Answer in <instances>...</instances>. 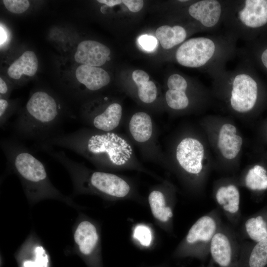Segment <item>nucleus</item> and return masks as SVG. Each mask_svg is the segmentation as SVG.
<instances>
[{"label":"nucleus","mask_w":267,"mask_h":267,"mask_svg":"<svg viewBox=\"0 0 267 267\" xmlns=\"http://www.w3.org/2000/svg\"><path fill=\"white\" fill-rule=\"evenodd\" d=\"M0 146L7 166L19 177L29 196L41 198L60 195L51 183L44 165L24 144L16 139L3 138Z\"/></svg>","instance_id":"4"},{"label":"nucleus","mask_w":267,"mask_h":267,"mask_svg":"<svg viewBox=\"0 0 267 267\" xmlns=\"http://www.w3.org/2000/svg\"><path fill=\"white\" fill-rule=\"evenodd\" d=\"M133 236L140 244L144 246L149 245L152 238L150 229L143 224L137 225L135 227Z\"/></svg>","instance_id":"24"},{"label":"nucleus","mask_w":267,"mask_h":267,"mask_svg":"<svg viewBox=\"0 0 267 267\" xmlns=\"http://www.w3.org/2000/svg\"><path fill=\"white\" fill-rule=\"evenodd\" d=\"M210 241L212 263L217 267H235L234 257L227 237L222 233H217Z\"/></svg>","instance_id":"14"},{"label":"nucleus","mask_w":267,"mask_h":267,"mask_svg":"<svg viewBox=\"0 0 267 267\" xmlns=\"http://www.w3.org/2000/svg\"><path fill=\"white\" fill-rule=\"evenodd\" d=\"M110 54V50L105 45L97 41L86 40L78 45L74 59L81 65L98 67L106 63Z\"/></svg>","instance_id":"10"},{"label":"nucleus","mask_w":267,"mask_h":267,"mask_svg":"<svg viewBox=\"0 0 267 267\" xmlns=\"http://www.w3.org/2000/svg\"><path fill=\"white\" fill-rule=\"evenodd\" d=\"M130 133L135 140L144 142L150 139L152 134V122L145 112H138L132 117L129 123Z\"/></svg>","instance_id":"19"},{"label":"nucleus","mask_w":267,"mask_h":267,"mask_svg":"<svg viewBox=\"0 0 267 267\" xmlns=\"http://www.w3.org/2000/svg\"><path fill=\"white\" fill-rule=\"evenodd\" d=\"M8 91V88L5 81L0 78V93L1 95H5Z\"/></svg>","instance_id":"31"},{"label":"nucleus","mask_w":267,"mask_h":267,"mask_svg":"<svg viewBox=\"0 0 267 267\" xmlns=\"http://www.w3.org/2000/svg\"><path fill=\"white\" fill-rule=\"evenodd\" d=\"M212 78L217 86L228 90V102L235 111L248 112L256 106L259 86L245 59L233 70L225 69Z\"/></svg>","instance_id":"5"},{"label":"nucleus","mask_w":267,"mask_h":267,"mask_svg":"<svg viewBox=\"0 0 267 267\" xmlns=\"http://www.w3.org/2000/svg\"><path fill=\"white\" fill-rule=\"evenodd\" d=\"M122 3L133 12L140 11L144 4L143 0H122Z\"/></svg>","instance_id":"27"},{"label":"nucleus","mask_w":267,"mask_h":267,"mask_svg":"<svg viewBox=\"0 0 267 267\" xmlns=\"http://www.w3.org/2000/svg\"><path fill=\"white\" fill-rule=\"evenodd\" d=\"M41 143L70 150L104 168L124 165L132 154L130 144L119 135L94 129L62 133Z\"/></svg>","instance_id":"1"},{"label":"nucleus","mask_w":267,"mask_h":267,"mask_svg":"<svg viewBox=\"0 0 267 267\" xmlns=\"http://www.w3.org/2000/svg\"><path fill=\"white\" fill-rule=\"evenodd\" d=\"M188 86V81L180 74L174 73L169 77L165 98L171 108L182 110L188 106L189 99L186 93Z\"/></svg>","instance_id":"11"},{"label":"nucleus","mask_w":267,"mask_h":267,"mask_svg":"<svg viewBox=\"0 0 267 267\" xmlns=\"http://www.w3.org/2000/svg\"><path fill=\"white\" fill-rule=\"evenodd\" d=\"M237 39L229 32L190 38L177 49L175 57L180 65L198 69L213 78L225 69L236 52Z\"/></svg>","instance_id":"3"},{"label":"nucleus","mask_w":267,"mask_h":267,"mask_svg":"<svg viewBox=\"0 0 267 267\" xmlns=\"http://www.w3.org/2000/svg\"><path fill=\"white\" fill-rule=\"evenodd\" d=\"M74 238L81 253L87 256L93 255L100 245L97 227L89 221L84 220L79 223L75 231Z\"/></svg>","instance_id":"12"},{"label":"nucleus","mask_w":267,"mask_h":267,"mask_svg":"<svg viewBox=\"0 0 267 267\" xmlns=\"http://www.w3.org/2000/svg\"><path fill=\"white\" fill-rule=\"evenodd\" d=\"M148 203L156 224L161 228L168 230L173 212L165 194L161 190H153L148 195Z\"/></svg>","instance_id":"13"},{"label":"nucleus","mask_w":267,"mask_h":267,"mask_svg":"<svg viewBox=\"0 0 267 267\" xmlns=\"http://www.w3.org/2000/svg\"><path fill=\"white\" fill-rule=\"evenodd\" d=\"M138 43L143 49L148 51L155 49L158 44L155 37L147 35L140 36L138 39Z\"/></svg>","instance_id":"26"},{"label":"nucleus","mask_w":267,"mask_h":267,"mask_svg":"<svg viewBox=\"0 0 267 267\" xmlns=\"http://www.w3.org/2000/svg\"><path fill=\"white\" fill-rule=\"evenodd\" d=\"M239 267H267V238L256 242Z\"/></svg>","instance_id":"21"},{"label":"nucleus","mask_w":267,"mask_h":267,"mask_svg":"<svg viewBox=\"0 0 267 267\" xmlns=\"http://www.w3.org/2000/svg\"><path fill=\"white\" fill-rule=\"evenodd\" d=\"M2 2L9 11L15 14L24 12L30 4L29 1L27 0H3Z\"/></svg>","instance_id":"25"},{"label":"nucleus","mask_w":267,"mask_h":267,"mask_svg":"<svg viewBox=\"0 0 267 267\" xmlns=\"http://www.w3.org/2000/svg\"><path fill=\"white\" fill-rule=\"evenodd\" d=\"M98 2L105 4L108 6L112 7L122 3L121 0H98Z\"/></svg>","instance_id":"30"},{"label":"nucleus","mask_w":267,"mask_h":267,"mask_svg":"<svg viewBox=\"0 0 267 267\" xmlns=\"http://www.w3.org/2000/svg\"><path fill=\"white\" fill-rule=\"evenodd\" d=\"M66 115L55 97L44 90L34 92L23 111L11 124L18 137L38 143L59 135Z\"/></svg>","instance_id":"2"},{"label":"nucleus","mask_w":267,"mask_h":267,"mask_svg":"<svg viewBox=\"0 0 267 267\" xmlns=\"http://www.w3.org/2000/svg\"><path fill=\"white\" fill-rule=\"evenodd\" d=\"M78 81L89 90H98L110 81L108 73L102 68L85 65L78 66L75 73Z\"/></svg>","instance_id":"15"},{"label":"nucleus","mask_w":267,"mask_h":267,"mask_svg":"<svg viewBox=\"0 0 267 267\" xmlns=\"http://www.w3.org/2000/svg\"><path fill=\"white\" fill-rule=\"evenodd\" d=\"M122 114L120 104L112 103L99 112L83 110L81 114L82 122L93 129L110 132L120 124Z\"/></svg>","instance_id":"8"},{"label":"nucleus","mask_w":267,"mask_h":267,"mask_svg":"<svg viewBox=\"0 0 267 267\" xmlns=\"http://www.w3.org/2000/svg\"><path fill=\"white\" fill-rule=\"evenodd\" d=\"M226 0H200L188 5L187 14L200 29L215 33L223 25Z\"/></svg>","instance_id":"7"},{"label":"nucleus","mask_w":267,"mask_h":267,"mask_svg":"<svg viewBox=\"0 0 267 267\" xmlns=\"http://www.w3.org/2000/svg\"><path fill=\"white\" fill-rule=\"evenodd\" d=\"M132 78L137 87L140 100L146 103L153 102L156 98L157 90L154 83L149 81L148 74L141 70H135L132 73Z\"/></svg>","instance_id":"20"},{"label":"nucleus","mask_w":267,"mask_h":267,"mask_svg":"<svg viewBox=\"0 0 267 267\" xmlns=\"http://www.w3.org/2000/svg\"><path fill=\"white\" fill-rule=\"evenodd\" d=\"M220 133L226 134L230 136L236 134V129L233 125L230 124L223 125L220 129Z\"/></svg>","instance_id":"28"},{"label":"nucleus","mask_w":267,"mask_h":267,"mask_svg":"<svg viewBox=\"0 0 267 267\" xmlns=\"http://www.w3.org/2000/svg\"><path fill=\"white\" fill-rule=\"evenodd\" d=\"M249 218L245 228L249 237L256 242L267 238V210Z\"/></svg>","instance_id":"22"},{"label":"nucleus","mask_w":267,"mask_h":267,"mask_svg":"<svg viewBox=\"0 0 267 267\" xmlns=\"http://www.w3.org/2000/svg\"><path fill=\"white\" fill-rule=\"evenodd\" d=\"M216 228V222L212 218L208 216L200 217L189 229L184 246L189 248L199 242L211 241Z\"/></svg>","instance_id":"16"},{"label":"nucleus","mask_w":267,"mask_h":267,"mask_svg":"<svg viewBox=\"0 0 267 267\" xmlns=\"http://www.w3.org/2000/svg\"><path fill=\"white\" fill-rule=\"evenodd\" d=\"M259 58L262 65L267 70V47L260 52Z\"/></svg>","instance_id":"29"},{"label":"nucleus","mask_w":267,"mask_h":267,"mask_svg":"<svg viewBox=\"0 0 267 267\" xmlns=\"http://www.w3.org/2000/svg\"><path fill=\"white\" fill-rule=\"evenodd\" d=\"M204 152L203 146L198 140L187 137L182 139L178 145L176 156L180 166L186 172L197 174L202 169Z\"/></svg>","instance_id":"9"},{"label":"nucleus","mask_w":267,"mask_h":267,"mask_svg":"<svg viewBox=\"0 0 267 267\" xmlns=\"http://www.w3.org/2000/svg\"><path fill=\"white\" fill-rule=\"evenodd\" d=\"M188 34V31L185 27L179 24L163 25L157 29L155 32L157 39L165 49H171L182 44L185 41Z\"/></svg>","instance_id":"17"},{"label":"nucleus","mask_w":267,"mask_h":267,"mask_svg":"<svg viewBox=\"0 0 267 267\" xmlns=\"http://www.w3.org/2000/svg\"><path fill=\"white\" fill-rule=\"evenodd\" d=\"M246 186L254 191L267 189V171L265 167L256 165L248 171L246 178Z\"/></svg>","instance_id":"23"},{"label":"nucleus","mask_w":267,"mask_h":267,"mask_svg":"<svg viewBox=\"0 0 267 267\" xmlns=\"http://www.w3.org/2000/svg\"><path fill=\"white\" fill-rule=\"evenodd\" d=\"M5 40V34L3 29L0 27V44L3 43Z\"/></svg>","instance_id":"32"},{"label":"nucleus","mask_w":267,"mask_h":267,"mask_svg":"<svg viewBox=\"0 0 267 267\" xmlns=\"http://www.w3.org/2000/svg\"><path fill=\"white\" fill-rule=\"evenodd\" d=\"M38 67V61L35 52L27 50L10 64L7 72L11 79L18 80L22 75L34 76Z\"/></svg>","instance_id":"18"},{"label":"nucleus","mask_w":267,"mask_h":267,"mask_svg":"<svg viewBox=\"0 0 267 267\" xmlns=\"http://www.w3.org/2000/svg\"><path fill=\"white\" fill-rule=\"evenodd\" d=\"M267 25V0H226L223 26L237 39L250 41Z\"/></svg>","instance_id":"6"}]
</instances>
